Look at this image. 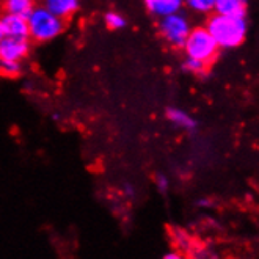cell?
<instances>
[{
    "label": "cell",
    "instance_id": "obj_18",
    "mask_svg": "<svg viewBox=\"0 0 259 259\" xmlns=\"http://www.w3.org/2000/svg\"><path fill=\"white\" fill-rule=\"evenodd\" d=\"M162 259H184V256L178 251H170V253H166Z\"/></svg>",
    "mask_w": 259,
    "mask_h": 259
},
{
    "label": "cell",
    "instance_id": "obj_17",
    "mask_svg": "<svg viewBox=\"0 0 259 259\" xmlns=\"http://www.w3.org/2000/svg\"><path fill=\"white\" fill-rule=\"evenodd\" d=\"M123 190H124V195H126L127 198H131V200H132V198H135V195H137V192H135L134 186H132V184H129V182H127V184H124V186H123Z\"/></svg>",
    "mask_w": 259,
    "mask_h": 259
},
{
    "label": "cell",
    "instance_id": "obj_6",
    "mask_svg": "<svg viewBox=\"0 0 259 259\" xmlns=\"http://www.w3.org/2000/svg\"><path fill=\"white\" fill-rule=\"evenodd\" d=\"M38 5L44 7L48 11L62 18L63 21H69L79 13L82 7V0H39Z\"/></svg>",
    "mask_w": 259,
    "mask_h": 259
},
{
    "label": "cell",
    "instance_id": "obj_8",
    "mask_svg": "<svg viewBox=\"0 0 259 259\" xmlns=\"http://www.w3.org/2000/svg\"><path fill=\"white\" fill-rule=\"evenodd\" d=\"M143 2L146 10L157 19L184 10V0H143Z\"/></svg>",
    "mask_w": 259,
    "mask_h": 259
},
{
    "label": "cell",
    "instance_id": "obj_9",
    "mask_svg": "<svg viewBox=\"0 0 259 259\" xmlns=\"http://www.w3.org/2000/svg\"><path fill=\"white\" fill-rule=\"evenodd\" d=\"M165 116L166 119L170 121V123L179 129V131H186V132H193L196 127H198V123L196 119L189 113L186 112L184 109H179V107H168L165 112Z\"/></svg>",
    "mask_w": 259,
    "mask_h": 259
},
{
    "label": "cell",
    "instance_id": "obj_7",
    "mask_svg": "<svg viewBox=\"0 0 259 259\" xmlns=\"http://www.w3.org/2000/svg\"><path fill=\"white\" fill-rule=\"evenodd\" d=\"M0 18H2V25H4L5 36L18 38V39H28V27H27L25 16L4 13Z\"/></svg>",
    "mask_w": 259,
    "mask_h": 259
},
{
    "label": "cell",
    "instance_id": "obj_12",
    "mask_svg": "<svg viewBox=\"0 0 259 259\" xmlns=\"http://www.w3.org/2000/svg\"><path fill=\"white\" fill-rule=\"evenodd\" d=\"M214 2L215 0H184V8L190 10L195 14L209 16V14L214 13Z\"/></svg>",
    "mask_w": 259,
    "mask_h": 259
},
{
    "label": "cell",
    "instance_id": "obj_10",
    "mask_svg": "<svg viewBox=\"0 0 259 259\" xmlns=\"http://www.w3.org/2000/svg\"><path fill=\"white\" fill-rule=\"evenodd\" d=\"M214 13L225 14V16L247 18L248 14V0H215Z\"/></svg>",
    "mask_w": 259,
    "mask_h": 259
},
{
    "label": "cell",
    "instance_id": "obj_5",
    "mask_svg": "<svg viewBox=\"0 0 259 259\" xmlns=\"http://www.w3.org/2000/svg\"><path fill=\"white\" fill-rule=\"evenodd\" d=\"M30 49H32V41L30 39L4 36L0 39V62L24 65L30 54Z\"/></svg>",
    "mask_w": 259,
    "mask_h": 259
},
{
    "label": "cell",
    "instance_id": "obj_19",
    "mask_svg": "<svg viewBox=\"0 0 259 259\" xmlns=\"http://www.w3.org/2000/svg\"><path fill=\"white\" fill-rule=\"evenodd\" d=\"M5 36V33H4V25H2V18H0V39H2Z\"/></svg>",
    "mask_w": 259,
    "mask_h": 259
},
{
    "label": "cell",
    "instance_id": "obj_15",
    "mask_svg": "<svg viewBox=\"0 0 259 259\" xmlns=\"http://www.w3.org/2000/svg\"><path fill=\"white\" fill-rule=\"evenodd\" d=\"M154 184H156V189L162 193V195H166L170 190V178L163 175V173H157L154 176Z\"/></svg>",
    "mask_w": 259,
    "mask_h": 259
},
{
    "label": "cell",
    "instance_id": "obj_11",
    "mask_svg": "<svg viewBox=\"0 0 259 259\" xmlns=\"http://www.w3.org/2000/svg\"><path fill=\"white\" fill-rule=\"evenodd\" d=\"M38 5V0H2L4 13L27 16Z\"/></svg>",
    "mask_w": 259,
    "mask_h": 259
},
{
    "label": "cell",
    "instance_id": "obj_4",
    "mask_svg": "<svg viewBox=\"0 0 259 259\" xmlns=\"http://www.w3.org/2000/svg\"><path fill=\"white\" fill-rule=\"evenodd\" d=\"M157 30H159V35L166 44H170L175 49H181L186 38L190 33L192 24L186 13L178 11V13L168 14V16L159 18Z\"/></svg>",
    "mask_w": 259,
    "mask_h": 259
},
{
    "label": "cell",
    "instance_id": "obj_3",
    "mask_svg": "<svg viewBox=\"0 0 259 259\" xmlns=\"http://www.w3.org/2000/svg\"><path fill=\"white\" fill-rule=\"evenodd\" d=\"M181 49L184 52V58L201 63L209 69L214 66L222 51L204 25L192 27L190 33L186 38Z\"/></svg>",
    "mask_w": 259,
    "mask_h": 259
},
{
    "label": "cell",
    "instance_id": "obj_1",
    "mask_svg": "<svg viewBox=\"0 0 259 259\" xmlns=\"http://www.w3.org/2000/svg\"><path fill=\"white\" fill-rule=\"evenodd\" d=\"M204 27L220 49H236L245 42L248 35L247 18L225 16V14L212 13L207 16Z\"/></svg>",
    "mask_w": 259,
    "mask_h": 259
},
{
    "label": "cell",
    "instance_id": "obj_13",
    "mask_svg": "<svg viewBox=\"0 0 259 259\" xmlns=\"http://www.w3.org/2000/svg\"><path fill=\"white\" fill-rule=\"evenodd\" d=\"M104 24L107 28L113 30V32H118V30H123L127 27V19L119 11H107L104 14Z\"/></svg>",
    "mask_w": 259,
    "mask_h": 259
},
{
    "label": "cell",
    "instance_id": "obj_14",
    "mask_svg": "<svg viewBox=\"0 0 259 259\" xmlns=\"http://www.w3.org/2000/svg\"><path fill=\"white\" fill-rule=\"evenodd\" d=\"M182 69L192 75H198V77L207 75V72H209V68H206L204 65L198 63V62H193V60H189V58H184V62H182Z\"/></svg>",
    "mask_w": 259,
    "mask_h": 259
},
{
    "label": "cell",
    "instance_id": "obj_16",
    "mask_svg": "<svg viewBox=\"0 0 259 259\" xmlns=\"http://www.w3.org/2000/svg\"><path fill=\"white\" fill-rule=\"evenodd\" d=\"M195 206L198 209H212L214 207V201L210 198H200L198 201H195Z\"/></svg>",
    "mask_w": 259,
    "mask_h": 259
},
{
    "label": "cell",
    "instance_id": "obj_2",
    "mask_svg": "<svg viewBox=\"0 0 259 259\" xmlns=\"http://www.w3.org/2000/svg\"><path fill=\"white\" fill-rule=\"evenodd\" d=\"M28 39L32 42H51L66 30V21L55 16L44 7L36 5L27 16Z\"/></svg>",
    "mask_w": 259,
    "mask_h": 259
}]
</instances>
